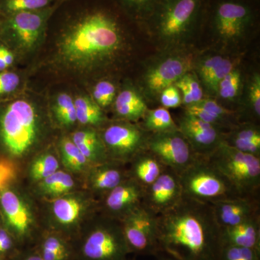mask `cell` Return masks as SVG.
Returning a JSON list of instances; mask_svg holds the SVG:
<instances>
[{"label": "cell", "mask_w": 260, "mask_h": 260, "mask_svg": "<svg viewBox=\"0 0 260 260\" xmlns=\"http://www.w3.org/2000/svg\"><path fill=\"white\" fill-rule=\"evenodd\" d=\"M123 47L117 22L105 12L87 10L73 17L61 29L53 59L58 69L84 78L112 63Z\"/></svg>", "instance_id": "1"}, {"label": "cell", "mask_w": 260, "mask_h": 260, "mask_svg": "<svg viewBox=\"0 0 260 260\" xmlns=\"http://www.w3.org/2000/svg\"><path fill=\"white\" fill-rule=\"evenodd\" d=\"M159 251L177 260H219L220 228L213 206L183 196L156 215Z\"/></svg>", "instance_id": "2"}, {"label": "cell", "mask_w": 260, "mask_h": 260, "mask_svg": "<svg viewBox=\"0 0 260 260\" xmlns=\"http://www.w3.org/2000/svg\"><path fill=\"white\" fill-rule=\"evenodd\" d=\"M44 131L42 113L27 98L0 102V145L14 158H21L37 147Z\"/></svg>", "instance_id": "3"}, {"label": "cell", "mask_w": 260, "mask_h": 260, "mask_svg": "<svg viewBox=\"0 0 260 260\" xmlns=\"http://www.w3.org/2000/svg\"><path fill=\"white\" fill-rule=\"evenodd\" d=\"M55 6L0 16V41L15 55H30L42 44Z\"/></svg>", "instance_id": "4"}, {"label": "cell", "mask_w": 260, "mask_h": 260, "mask_svg": "<svg viewBox=\"0 0 260 260\" xmlns=\"http://www.w3.org/2000/svg\"><path fill=\"white\" fill-rule=\"evenodd\" d=\"M206 158L223 174L239 196L259 198L260 157L238 150L223 141Z\"/></svg>", "instance_id": "5"}, {"label": "cell", "mask_w": 260, "mask_h": 260, "mask_svg": "<svg viewBox=\"0 0 260 260\" xmlns=\"http://www.w3.org/2000/svg\"><path fill=\"white\" fill-rule=\"evenodd\" d=\"M179 176L183 196L186 198L212 204L219 200L240 197L206 158L197 157Z\"/></svg>", "instance_id": "6"}, {"label": "cell", "mask_w": 260, "mask_h": 260, "mask_svg": "<svg viewBox=\"0 0 260 260\" xmlns=\"http://www.w3.org/2000/svg\"><path fill=\"white\" fill-rule=\"evenodd\" d=\"M85 260H126L130 251L120 220L105 216L94 224L81 248Z\"/></svg>", "instance_id": "7"}, {"label": "cell", "mask_w": 260, "mask_h": 260, "mask_svg": "<svg viewBox=\"0 0 260 260\" xmlns=\"http://www.w3.org/2000/svg\"><path fill=\"white\" fill-rule=\"evenodd\" d=\"M148 132L129 121L109 124L101 137L110 160L129 162L135 155L146 149Z\"/></svg>", "instance_id": "8"}, {"label": "cell", "mask_w": 260, "mask_h": 260, "mask_svg": "<svg viewBox=\"0 0 260 260\" xmlns=\"http://www.w3.org/2000/svg\"><path fill=\"white\" fill-rule=\"evenodd\" d=\"M120 222L124 239L131 252L155 256L160 252L156 215L141 205Z\"/></svg>", "instance_id": "9"}, {"label": "cell", "mask_w": 260, "mask_h": 260, "mask_svg": "<svg viewBox=\"0 0 260 260\" xmlns=\"http://www.w3.org/2000/svg\"><path fill=\"white\" fill-rule=\"evenodd\" d=\"M145 150L178 175H180L198 157L179 129L149 135Z\"/></svg>", "instance_id": "10"}, {"label": "cell", "mask_w": 260, "mask_h": 260, "mask_svg": "<svg viewBox=\"0 0 260 260\" xmlns=\"http://www.w3.org/2000/svg\"><path fill=\"white\" fill-rule=\"evenodd\" d=\"M177 126L197 156L207 158L223 142L224 134L220 128L186 112L179 119Z\"/></svg>", "instance_id": "11"}, {"label": "cell", "mask_w": 260, "mask_h": 260, "mask_svg": "<svg viewBox=\"0 0 260 260\" xmlns=\"http://www.w3.org/2000/svg\"><path fill=\"white\" fill-rule=\"evenodd\" d=\"M183 197L179 176L169 168L145 189L142 205L155 215L170 209Z\"/></svg>", "instance_id": "12"}, {"label": "cell", "mask_w": 260, "mask_h": 260, "mask_svg": "<svg viewBox=\"0 0 260 260\" xmlns=\"http://www.w3.org/2000/svg\"><path fill=\"white\" fill-rule=\"evenodd\" d=\"M198 0H171L159 21L160 37L165 40L180 39L188 32L198 10Z\"/></svg>", "instance_id": "13"}, {"label": "cell", "mask_w": 260, "mask_h": 260, "mask_svg": "<svg viewBox=\"0 0 260 260\" xmlns=\"http://www.w3.org/2000/svg\"><path fill=\"white\" fill-rule=\"evenodd\" d=\"M144 192V188L137 181L126 178L104 197L103 205L106 216L122 220L142 205Z\"/></svg>", "instance_id": "14"}, {"label": "cell", "mask_w": 260, "mask_h": 260, "mask_svg": "<svg viewBox=\"0 0 260 260\" xmlns=\"http://www.w3.org/2000/svg\"><path fill=\"white\" fill-rule=\"evenodd\" d=\"M0 207L7 230L16 239H25L31 230L32 216L21 197L12 189H4L0 194Z\"/></svg>", "instance_id": "15"}, {"label": "cell", "mask_w": 260, "mask_h": 260, "mask_svg": "<svg viewBox=\"0 0 260 260\" xmlns=\"http://www.w3.org/2000/svg\"><path fill=\"white\" fill-rule=\"evenodd\" d=\"M186 56H172L154 65L145 75V85L150 93L160 95L162 90L174 85L190 68Z\"/></svg>", "instance_id": "16"}, {"label": "cell", "mask_w": 260, "mask_h": 260, "mask_svg": "<svg viewBox=\"0 0 260 260\" xmlns=\"http://www.w3.org/2000/svg\"><path fill=\"white\" fill-rule=\"evenodd\" d=\"M211 205L220 228L233 226L260 215L259 198L236 197Z\"/></svg>", "instance_id": "17"}, {"label": "cell", "mask_w": 260, "mask_h": 260, "mask_svg": "<svg viewBox=\"0 0 260 260\" xmlns=\"http://www.w3.org/2000/svg\"><path fill=\"white\" fill-rule=\"evenodd\" d=\"M249 10L239 3H222L217 10L215 28L222 39L234 40L242 35L249 22Z\"/></svg>", "instance_id": "18"}, {"label": "cell", "mask_w": 260, "mask_h": 260, "mask_svg": "<svg viewBox=\"0 0 260 260\" xmlns=\"http://www.w3.org/2000/svg\"><path fill=\"white\" fill-rule=\"evenodd\" d=\"M91 205L92 201L88 198L69 193L53 201L51 211L56 223L64 227H72L79 223Z\"/></svg>", "instance_id": "19"}, {"label": "cell", "mask_w": 260, "mask_h": 260, "mask_svg": "<svg viewBox=\"0 0 260 260\" xmlns=\"http://www.w3.org/2000/svg\"><path fill=\"white\" fill-rule=\"evenodd\" d=\"M122 162L109 160L89 169L88 186L95 192L105 196L108 192L128 178L127 172L121 167Z\"/></svg>", "instance_id": "20"}, {"label": "cell", "mask_w": 260, "mask_h": 260, "mask_svg": "<svg viewBox=\"0 0 260 260\" xmlns=\"http://www.w3.org/2000/svg\"><path fill=\"white\" fill-rule=\"evenodd\" d=\"M222 245L250 248L260 251V215L233 226L220 228Z\"/></svg>", "instance_id": "21"}, {"label": "cell", "mask_w": 260, "mask_h": 260, "mask_svg": "<svg viewBox=\"0 0 260 260\" xmlns=\"http://www.w3.org/2000/svg\"><path fill=\"white\" fill-rule=\"evenodd\" d=\"M70 138L93 167L110 160L100 133L95 128L86 126L75 131Z\"/></svg>", "instance_id": "22"}, {"label": "cell", "mask_w": 260, "mask_h": 260, "mask_svg": "<svg viewBox=\"0 0 260 260\" xmlns=\"http://www.w3.org/2000/svg\"><path fill=\"white\" fill-rule=\"evenodd\" d=\"M128 177L146 189L156 180L167 167L148 150L140 152L130 160Z\"/></svg>", "instance_id": "23"}, {"label": "cell", "mask_w": 260, "mask_h": 260, "mask_svg": "<svg viewBox=\"0 0 260 260\" xmlns=\"http://www.w3.org/2000/svg\"><path fill=\"white\" fill-rule=\"evenodd\" d=\"M223 141L238 150L260 157V132L254 124L234 126L229 135H224Z\"/></svg>", "instance_id": "24"}, {"label": "cell", "mask_w": 260, "mask_h": 260, "mask_svg": "<svg viewBox=\"0 0 260 260\" xmlns=\"http://www.w3.org/2000/svg\"><path fill=\"white\" fill-rule=\"evenodd\" d=\"M116 115L126 121H137L144 117L148 107L144 99L133 88L121 90L114 99Z\"/></svg>", "instance_id": "25"}, {"label": "cell", "mask_w": 260, "mask_h": 260, "mask_svg": "<svg viewBox=\"0 0 260 260\" xmlns=\"http://www.w3.org/2000/svg\"><path fill=\"white\" fill-rule=\"evenodd\" d=\"M185 112L219 128L230 124L231 118L234 116L233 112L221 107L215 101L206 99L186 107Z\"/></svg>", "instance_id": "26"}, {"label": "cell", "mask_w": 260, "mask_h": 260, "mask_svg": "<svg viewBox=\"0 0 260 260\" xmlns=\"http://www.w3.org/2000/svg\"><path fill=\"white\" fill-rule=\"evenodd\" d=\"M77 122L82 125L93 127L104 125L107 121L102 108L94 102L93 98L80 95L74 98Z\"/></svg>", "instance_id": "27"}, {"label": "cell", "mask_w": 260, "mask_h": 260, "mask_svg": "<svg viewBox=\"0 0 260 260\" xmlns=\"http://www.w3.org/2000/svg\"><path fill=\"white\" fill-rule=\"evenodd\" d=\"M59 153L61 162L70 172H86L93 167L84 156L71 138L64 137L59 143Z\"/></svg>", "instance_id": "28"}, {"label": "cell", "mask_w": 260, "mask_h": 260, "mask_svg": "<svg viewBox=\"0 0 260 260\" xmlns=\"http://www.w3.org/2000/svg\"><path fill=\"white\" fill-rule=\"evenodd\" d=\"M75 186L73 177L61 170L39 182V189L42 194L56 198L69 194Z\"/></svg>", "instance_id": "29"}, {"label": "cell", "mask_w": 260, "mask_h": 260, "mask_svg": "<svg viewBox=\"0 0 260 260\" xmlns=\"http://www.w3.org/2000/svg\"><path fill=\"white\" fill-rule=\"evenodd\" d=\"M55 120L65 128L71 127L77 122L74 98L68 93L57 94L54 98L52 107Z\"/></svg>", "instance_id": "30"}, {"label": "cell", "mask_w": 260, "mask_h": 260, "mask_svg": "<svg viewBox=\"0 0 260 260\" xmlns=\"http://www.w3.org/2000/svg\"><path fill=\"white\" fill-rule=\"evenodd\" d=\"M143 118L146 132L159 133L178 129L177 124L167 108L162 107L148 110Z\"/></svg>", "instance_id": "31"}, {"label": "cell", "mask_w": 260, "mask_h": 260, "mask_svg": "<svg viewBox=\"0 0 260 260\" xmlns=\"http://www.w3.org/2000/svg\"><path fill=\"white\" fill-rule=\"evenodd\" d=\"M59 170V160L54 154L42 153L32 160L29 174L32 181L40 182Z\"/></svg>", "instance_id": "32"}, {"label": "cell", "mask_w": 260, "mask_h": 260, "mask_svg": "<svg viewBox=\"0 0 260 260\" xmlns=\"http://www.w3.org/2000/svg\"><path fill=\"white\" fill-rule=\"evenodd\" d=\"M182 93V104L185 107L193 105L203 99V89L196 77L191 73H186L174 84Z\"/></svg>", "instance_id": "33"}, {"label": "cell", "mask_w": 260, "mask_h": 260, "mask_svg": "<svg viewBox=\"0 0 260 260\" xmlns=\"http://www.w3.org/2000/svg\"><path fill=\"white\" fill-rule=\"evenodd\" d=\"M39 254L44 260H68L70 251L64 239L49 235L43 241Z\"/></svg>", "instance_id": "34"}, {"label": "cell", "mask_w": 260, "mask_h": 260, "mask_svg": "<svg viewBox=\"0 0 260 260\" xmlns=\"http://www.w3.org/2000/svg\"><path fill=\"white\" fill-rule=\"evenodd\" d=\"M53 1L54 0H0V16L44 9L52 5Z\"/></svg>", "instance_id": "35"}, {"label": "cell", "mask_w": 260, "mask_h": 260, "mask_svg": "<svg viewBox=\"0 0 260 260\" xmlns=\"http://www.w3.org/2000/svg\"><path fill=\"white\" fill-rule=\"evenodd\" d=\"M234 68L232 61L224 58H222L213 67L208 76L203 80V83L209 90L210 93H218L219 83Z\"/></svg>", "instance_id": "36"}, {"label": "cell", "mask_w": 260, "mask_h": 260, "mask_svg": "<svg viewBox=\"0 0 260 260\" xmlns=\"http://www.w3.org/2000/svg\"><path fill=\"white\" fill-rule=\"evenodd\" d=\"M242 83V75L237 70L233 69L219 83L218 93L225 100H233L237 96Z\"/></svg>", "instance_id": "37"}, {"label": "cell", "mask_w": 260, "mask_h": 260, "mask_svg": "<svg viewBox=\"0 0 260 260\" xmlns=\"http://www.w3.org/2000/svg\"><path fill=\"white\" fill-rule=\"evenodd\" d=\"M115 85L108 80H102L95 84L93 89V99L102 109L109 107L116 98Z\"/></svg>", "instance_id": "38"}, {"label": "cell", "mask_w": 260, "mask_h": 260, "mask_svg": "<svg viewBox=\"0 0 260 260\" xmlns=\"http://www.w3.org/2000/svg\"><path fill=\"white\" fill-rule=\"evenodd\" d=\"M219 260H260V251L242 246L222 245Z\"/></svg>", "instance_id": "39"}, {"label": "cell", "mask_w": 260, "mask_h": 260, "mask_svg": "<svg viewBox=\"0 0 260 260\" xmlns=\"http://www.w3.org/2000/svg\"><path fill=\"white\" fill-rule=\"evenodd\" d=\"M20 75L11 70L0 71V102L9 99L18 90Z\"/></svg>", "instance_id": "40"}, {"label": "cell", "mask_w": 260, "mask_h": 260, "mask_svg": "<svg viewBox=\"0 0 260 260\" xmlns=\"http://www.w3.org/2000/svg\"><path fill=\"white\" fill-rule=\"evenodd\" d=\"M160 102L164 108H177L182 104L180 91L174 85H170L162 90L160 93Z\"/></svg>", "instance_id": "41"}, {"label": "cell", "mask_w": 260, "mask_h": 260, "mask_svg": "<svg viewBox=\"0 0 260 260\" xmlns=\"http://www.w3.org/2000/svg\"><path fill=\"white\" fill-rule=\"evenodd\" d=\"M249 107L252 114L256 119L260 116V77L255 74L249 85Z\"/></svg>", "instance_id": "42"}, {"label": "cell", "mask_w": 260, "mask_h": 260, "mask_svg": "<svg viewBox=\"0 0 260 260\" xmlns=\"http://www.w3.org/2000/svg\"><path fill=\"white\" fill-rule=\"evenodd\" d=\"M16 57L15 53L0 41V71L10 70L14 65Z\"/></svg>", "instance_id": "43"}, {"label": "cell", "mask_w": 260, "mask_h": 260, "mask_svg": "<svg viewBox=\"0 0 260 260\" xmlns=\"http://www.w3.org/2000/svg\"><path fill=\"white\" fill-rule=\"evenodd\" d=\"M13 246L14 242L12 234L7 229L0 228V256L8 254Z\"/></svg>", "instance_id": "44"}, {"label": "cell", "mask_w": 260, "mask_h": 260, "mask_svg": "<svg viewBox=\"0 0 260 260\" xmlns=\"http://www.w3.org/2000/svg\"><path fill=\"white\" fill-rule=\"evenodd\" d=\"M12 176V169L6 162L0 161V189L5 185Z\"/></svg>", "instance_id": "45"}, {"label": "cell", "mask_w": 260, "mask_h": 260, "mask_svg": "<svg viewBox=\"0 0 260 260\" xmlns=\"http://www.w3.org/2000/svg\"><path fill=\"white\" fill-rule=\"evenodd\" d=\"M127 4L136 6V5H142L148 3L150 0H124Z\"/></svg>", "instance_id": "46"}, {"label": "cell", "mask_w": 260, "mask_h": 260, "mask_svg": "<svg viewBox=\"0 0 260 260\" xmlns=\"http://www.w3.org/2000/svg\"><path fill=\"white\" fill-rule=\"evenodd\" d=\"M156 256H158V260H177L162 252H159Z\"/></svg>", "instance_id": "47"}, {"label": "cell", "mask_w": 260, "mask_h": 260, "mask_svg": "<svg viewBox=\"0 0 260 260\" xmlns=\"http://www.w3.org/2000/svg\"><path fill=\"white\" fill-rule=\"evenodd\" d=\"M24 260H44L42 259V256H41L40 254L39 253H37V254H30L27 256L25 259Z\"/></svg>", "instance_id": "48"}, {"label": "cell", "mask_w": 260, "mask_h": 260, "mask_svg": "<svg viewBox=\"0 0 260 260\" xmlns=\"http://www.w3.org/2000/svg\"><path fill=\"white\" fill-rule=\"evenodd\" d=\"M0 260H1V259H0Z\"/></svg>", "instance_id": "49"}]
</instances>
